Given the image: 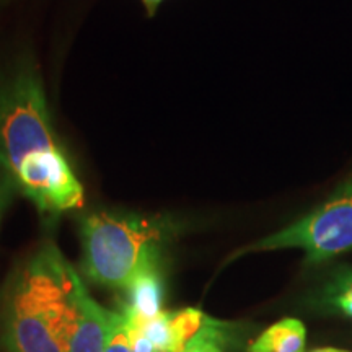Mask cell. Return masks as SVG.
I'll return each instance as SVG.
<instances>
[{
    "mask_svg": "<svg viewBox=\"0 0 352 352\" xmlns=\"http://www.w3.org/2000/svg\"><path fill=\"white\" fill-rule=\"evenodd\" d=\"M310 352H351V351H344V349H334V347H321V349H315Z\"/></svg>",
    "mask_w": 352,
    "mask_h": 352,
    "instance_id": "obj_15",
    "label": "cell"
},
{
    "mask_svg": "<svg viewBox=\"0 0 352 352\" xmlns=\"http://www.w3.org/2000/svg\"><path fill=\"white\" fill-rule=\"evenodd\" d=\"M127 300L122 303L121 314L134 318L148 320L164 311V283L158 270H152L140 274L138 279L126 289Z\"/></svg>",
    "mask_w": 352,
    "mask_h": 352,
    "instance_id": "obj_7",
    "label": "cell"
},
{
    "mask_svg": "<svg viewBox=\"0 0 352 352\" xmlns=\"http://www.w3.org/2000/svg\"><path fill=\"white\" fill-rule=\"evenodd\" d=\"M82 277L59 248L46 241L8 280L0 329L7 352H69L88 298Z\"/></svg>",
    "mask_w": 352,
    "mask_h": 352,
    "instance_id": "obj_1",
    "label": "cell"
},
{
    "mask_svg": "<svg viewBox=\"0 0 352 352\" xmlns=\"http://www.w3.org/2000/svg\"><path fill=\"white\" fill-rule=\"evenodd\" d=\"M142 2L145 3V7L148 8V12L153 13V12L157 10V7L160 6L162 2H164V0H142Z\"/></svg>",
    "mask_w": 352,
    "mask_h": 352,
    "instance_id": "obj_13",
    "label": "cell"
},
{
    "mask_svg": "<svg viewBox=\"0 0 352 352\" xmlns=\"http://www.w3.org/2000/svg\"><path fill=\"white\" fill-rule=\"evenodd\" d=\"M52 147L43 83L33 69H21L0 87V175L13 184L26 155Z\"/></svg>",
    "mask_w": 352,
    "mask_h": 352,
    "instance_id": "obj_3",
    "label": "cell"
},
{
    "mask_svg": "<svg viewBox=\"0 0 352 352\" xmlns=\"http://www.w3.org/2000/svg\"><path fill=\"white\" fill-rule=\"evenodd\" d=\"M300 248L308 263H321L352 250V176L338 186L320 208L284 230L246 248L245 252H271Z\"/></svg>",
    "mask_w": 352,
    "mask_h": 352,
    "instance_id": "obj_4",
    "label": "cell"
},
{
    "mask_svg": "<svg viewBox=\"0 0 352 352\" xmlns=\"http://www.w3.org/2000/svg\"><path fill=\"white\" fill-rule=\"evenodd\" d=\"M104 352H134L131 349L124 329L121 327L120 314H118V311H116V320H114V329L111 334V340H109V344ZM170 352H176V351H170Z\"/></svg>",
    "mask_w": 352,
    "mask_h": 352,
    "instance_id": "obj_11",
    "label": "cell"
},
{
    "mask_svg": "<svg viewBox=\"0 0 352 352\" xmlns=\"http://www.w3.org/2000/svg\"><path fill=\"white\" fill-rule=\"evenodd\" d=\"M3 183H8L2 175H0V217H2V208H3Z\"/></svg>",
    "mask_w": 352,
    "mask_h": 352,
    "instance_id": "obj_14",
    "label": "cell"
},
{
    "mask_svg": "<svg viewBox=\"0 0 352 352\" xmlns=\"http://www.w3.org/2000/svg\"><path fill=\"white\" fill-rule=\"evenodd\" d=\"M226 324L214 320L208 328L196 336L191 342L182 347L176 352H223V341H226V333H223Z\"/></svg>",
    "mask_w": 352,
    "mask_h": 352,
    "instance_id": "obj_9",
    "label": "cell"
},
{
    "mask_svg": "<svg viewBox=\"0 0 352 352\" xmlns=\"http://www.w3.org/2000/svg\"><path fill=\"white\" fill-rule=\"evenodd\" d=\"M170 226L165 219L98 210L80 220L82 270L88 279L126 290L144 272L158 270Z\"/></svg>",
    "mask_w": 352,
    "mask_h": 352,
    "instance_id": "obj_2",
    "label": "cell"
},
{
    "mask_svg": "<svg viewBox=\"0 0 352 352\" xmlns=\"http://www.w3.org/2000/svg\"><path fill=\"white\" fill-rule=\"evenodd\" d=\"M338 297H352V266H341L334 270L320 290V300L323 303Z\"/></svg>",
    "mask_w": 352,
    "mask_h": 352,
    "instance_id": "obj_10",
    "label": "cell"
},
{
    "mask_svg": "<svg viewBox=\"0 0 352 352\" xmlns=\"http://www.w3.org/2000/svg\"><path fill=\"white\" fill-rule=\"evenodd\" d=\"M116 311L107 310L88 296L78 316L69 352H104L111 340Z\"/></svg>",
    "mask_w": 352,
    "mask_h": 352,
    "instance_id": "obj_6",
    "label": "cell"
},
{
    "mask_svg": "<svg viewBox=\"0 0 352 352\" xmlns=\"http://www.w3.org/2000/svg\"><path fill=\"white\" fill-rule=\"evenodd\" d=\"M13 184L43 214H60L83 204V188L59 147L26 155Z\"/></svg>",
    "mask_w": 352,
    "mask_h": 352,
    "instance_id": "obj_5",
    "label": "cell"
},
{
    "mask_svg": "<svg viewBox=\"0 0 352 352\" xmlns=\"http://www.w3.org/2000/svg\"><path fill=\"white\" fill-rule=\"evenodd\" d=\"M327 305L336 307L338 310H341L342 314H346L347 316H351V318H352V297H338V298H333V300L328 302Z\"/></svg>",
    "mask_w": 352,
    "mask_h": 352,
    "instance_id": "obj_12",
    "label": "cell"
},
{
    "mask_svg": "<svg viewBox=\"0 0 352 352\" xmlns=\"http://www.w3.org/2000/svg\"><path fill=\"white\" fill-rule=\"evenodd\" d=\"M307 331L302 321L284 318L250 342L248 352H303Z\"/></svg>",
    "mask_w": 352,
    "mask_h": 352,
    "instance_id": "obj_8",
    "label": "cell"
}]
</instances>
